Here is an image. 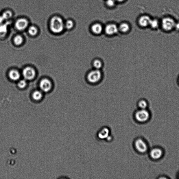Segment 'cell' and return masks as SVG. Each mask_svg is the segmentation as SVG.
I'll return each instance as SVG.
<instances>
[{
    "label": "cell",
    "instance_id": "obj_1",
    "mask_svg": "<svg viewBox=\"0 0 179 179\" xmlns=\"http://www.w3.org/2000/svg\"><path fill=\"white\" fill-rule=\"evenodd\" d=\"M64 26L63 20L59 16H53L50 21V29L53 33L56 34L62 32Z\"/></svg>",
    "mask_w": 179,
    "mask_h": 179
},
{
    "label": "cell",
    "instance_id": "obj_2",
    "mask_svg": "<svg viewBox=\"0 0 179 179\" xmlns=\"http://www.w3.org/2000/svg\"><path fill=\"white\" fill-rule=\"evenodd\" d=\"M135 119L140 123H145L149 119L150 114L147 110L141 109L137 111L135 114Z\"/></svg>",
    "mask_w": 179,
    "mask_h": 179
},
{
    "label": "cell",
    "instance_id": "obj_3",
    "mask_svg": "<svg viewBox=\"0 0 179 179\" xmlns=\"http://www.w3.org/2000/svg\"><path fill=\"white\" fill-rule=\"evenodd\" d=\"M176 24L174 21L171 18H165L162 20V26L165 32L171 31L175 27Z\"/></svg>",
    "mask_w": 179,
    "mask_h": 179
},
{
    "label": "cell",
    "instance_id": "obj_4",
    "mask_svg": "<svg viewBox=\"0 0 179 179\" xmlns=\"http://www.w3.org/2000/svg\"><path fill=\"white\" fill-rule=\"evenodd\" d=\"M134 145L137 151L140 153H145L148 150V146L147 143L144 140L141 138H138L135 140Z\"/></svg>",
    "mask_w": 179,
    "mask_h": 179
},
{
    "label": "cell",
    "instance_id": "obj_5",
    "mask_svg": "<svg viewBox=\"0 0 179 179\" xmlns=\"http://www.w3.org/2000/svg\"><path fill=\"white\" fill-rule=\"evenodd\" d=\"M102 73L99 69H96L90 71L88 73L87 78L90 82L95 83L97 82L101 79Z\"/></svg>",
    "mask_w": 179,
    "mask_h": 179
},
{
    "label": "cell",
    "instance_id": "obj_6",
    "mask_svg": "<svg viewBox=\"0 0 179 179\" xmlns=\"http://www.w3.org/2000/svg\"><path fill=\"white\" fill-rule=\"evenodd\" d=\"M23 75L26 80H31L36 76V71L34 69L31 67H27L23 70Z\"/></svg>",
    "mask_w": 179,
    "mask_h": 179
},
{
    "label": "cell",
    "instance_id": "obj_7",
    "mask_svg": "<svg viewBox=\"0 0 179 179\" xmlns=\"http://www.w3.org/2000/svg\"><path fill=\"white\" fill-rule=\"evenodd\" d=\"M28 25V21L25 18H22L18 19L15 24L16 27L19 31H21L26 29Z\"/></svg>",
    "mask_w": 179,
    "mask_h": 179
},
{
    "label": "cell",
    "instance_id": "obj_8",
    "mask_svg": "<svg viewBox=\"0 0 179 179\" xmlns=\"http://www.w3.org/2000/svg\"><path fill=\"white\" fill-rule=\"evenodd\" d=\"M40 86L43 91L47 93L51 89V83L49 80L45 78L41 81L40 84Z\"/></svg>",
    "mask_w": 179,
    "mask_h": 179
},
{
    "label": "cell",
    "instance_id": "obj_9",
    "mask_svg": "<svg viewBox=\"0 0 179 179\" xmlns=\"http://www.w3.org/2000/svg\"><path fill=\"white\" fill-rule=\"evenodd\" d=\"M163 152L161 149L159 148H154L150 151V155L154 160L159 159L163 155Z\"/></svg>",
    "mask_w": 179,
    "mask_h": 179
},
{
    "label": "cell",
    "instance_id": "obj_10",
    "mask_svg": "<svg viewBox=\"0 0 179 179\" xmlns=\"http://www.w3.org/2000/svg\"><path fill=\"white\" fill-rule=\"evenodd\" d=\"M118 31L117 27L115 24H109L105 28V32L109 35L114 34L117 33Z\"/></svg>",
    "mask_w": 179,
    "mask_h": 179
},
{
    "label": "cell",
    "instance_id": "obj_11",
    "mask_svg": "<svg viewBox=\"0 0 179 179\" xmlns=\"http://www.w3.org/2000/svg\"><path fill=\"white\" fill-rule=\"evenodd\" d=\"M151 20L148 16H141L139 21V24L142 27H145L150 25Z\"/></svg>",
    "mask_w": 179,
    "mask_h": 179
},
{
    "label": "cell",
    "instance_id": "obj_12",
    "mask_svg": "<svg viewBox=\"0 0 179 179\" xmlns=\"http://www.w3.org/2000/svg\"><path fill=\"white\" fill-rule=\"evenodd\" d=\"M110 131L108 128H104L102 129L98 132V138L101 139H106L109 136Z\"/></svg>",
    "mask_w": 179,
    "mask_h": 179
},
{
    "label": "cell",
    "instance_id": "obj_13",
    "mask_svg": "<svg viewBox=\"0 0 179 179\" xmlns=\"http://www.w3.org/2000/svg\"><path fill=\"white\" fill-rule=\"evenodd\" d=\"M9 76L11 80L16 81L20 79L21 75L19 71L16 70H12L10 71Z\"/></svg>",
    "mask_w": 179,
    "mask_h": 179
},
{
    "label": "cell",
    "instance_id": "obj_14",
    "mask_svg": "<svg viewBox=\"0 0 179 179\" xmlns=\"http://www.w3.org/2000/svg\"><path fill=\"white\" fill-rule=\"evenodd\" d=\"M92 31L96 34H99L103 30L102 26L99 24H95L92 26Z\"/></svg>",
    "mask_w": 179,
    "mask_h": 179
},
{
    "label": "cell",
    "instance_id": "obj_15",
    "mask_svg": "<svg viewBox=\"0 0 179 179\" xmlns=\"http://www.w3.org/2000/svg\"><path fill=\"white\" fill-rule=\"evenodd\" d=\"M43 94L41 91H36L33 93L32 97L34 100L36 101H39L42 98Z\"/></svg>",
    "mask_w": 179,
    "mask_h": 179
},
{
    "label": "cell",
    "instance_id": "obj_16",
    "mask_svg": "<svg viewBox=\"0 0 179 179\" xmlns=\"http://www.w3.org/2000/svg\"><path fill=\"white\" fill-rule=\"evenodd\" d=\"M138 106L141 109H145L148 106V102L145 99H141L138 102Z\"/></svg>",
    "mask_w": 179,
    "mask_h": 179
},
{
    "label": "cell",
    "instance_id": "obj_17",
    "mask_svg": "<svg viewBox=\"0 0 179 179\" xmlns=\"http://www.w3.org/2000/svg\"><path fill=\"white\" fill-rule=\"evenodd\" d=\"M12 13L11 11L9 10L6 11L4 12L1 15V16L4 21L7 20L10 18L12 16Z\"/></svg>",
    "mask_w": 179,
    "mask_h": 179
},
{
    "label": "cell",
    "instance_id": "obj_18",
    "mask_svg": "<svg viewBox=\"0 0 179 179\" xmlns=\"http://www.w3.org/2000/svg\"><path fill=\"white\" fill-rule=\"evenodd\" d=\"M8 32V25L6 24L0 25V35H4Z\"/></svg>",
    "mask_w": 179,
    "mask_h": 179
},
{
    "label": "cell",
    "instance_id": "obj_19",
    "mask_svg": "<svg viewBox=\"0 0 179 179\" xmlns=\"http://www.w3.org/2000/svg\"><path fill=\"white\" fill-rule=\"evenodd\" d=\"M119 29L122 32L125 33L128 31L130 29V26L127 23H122L120 25Z\"/></svg>",
    "mask_w": 179,
    "mask_h": 179
},
{
    "label": "cell",
    "instance_id": "obj_20",
    "mask_svg": "<svg viewBox=\"0 0 179 179\" xmlns=\"http://www.w3.org/2000/svg\"><path fill=\"white\" fill-rule=\"evenodd\" d=\"M28 33L32 36H35L37 34L38 30L37 28L34 26H30L28 28Z\"/></svg>",
    "mask_w": 179,
    "mask_h": 179
},
{
    "label": "cell",
    "instance_id": "obj_21",
    "mask_svg": "<svg viewBox=\"0 0 179 179\" xmlns=\"http://www.w3.org/2000/svg\"><path fill=\"white\" fill-rule=\"evenodd\" d=\"M14 42L15 45L19 46L23 43V38L20 35H17V36H15L14 39Z\"/></svg>",
    "mask_w": 179,
    "mask_h": 179
},
{
    "label": "cell",
    "instance_id": "obj_22",
    "mask_svg": "<svg viewBox=\"0 0 179 179\" xmlns=\"http://www.w3.org/2000/svg\"><path fill=\"white\" fill-rule=\"evenodd\" d=\"M93 66L96 69L99 70L102 66V63L100 60H96L93 62Z\"/></svg>",
    "mask_w": 179,
    "mask_h": 179
},
{
    "label": "cell",
    "instance_id": "obj_23",
    "mask_svg": "<svg viewBox=\"0 0 179 179\" xmlns=\"http://www.w3.org/2000/svg\"><path fill=\"white\" fill-rule=\"evenodd\" d=\"M74 24L73 21L69 20L66 21L65 26L66 28L68 29H71L73 27Z\"/></svg>",
    "mask_w": 179,
    "mask_h": 179
},
{
    "label": "cell",
    "instance_id": "obj_24",
    "mask_svg": "<svg viewBox=\"0 0 179 179\" xmlns=\"http://www.w3.org/2000/svg\"><path fill=\"white\" fill-rule=\"evenodd\" d=\"M150 25L153 29H155L158 28V23L157 20H151Z\"/></svg>",
    "mask_w": 179,
    "mask_h": 179
},
{
    "label": "cell",
    "instance_id": "obj_25",
    "mask_svg": "<svg viewBox=\"0 0 179 179\" xmlns=\"http://www.w3.org/2000/svg\"><path fill=\"white\" fill-rule=\"evenodd\" d=\"M27 85V82L25 80H21L18 83V86L21 88H23L25 87Z\"/></svg>",
    "mask_w": 179,
    "mask_h": 179
},
{
    "label": "cell",
    "instance_id": "obj_26",
    "mask_svg": "<svg viewBox=\"0 0 179 179\" xmlns=\"http://www.w3.org/2000/svg\"><path fill=\"white\" fill-rule=\"evenodd\" d=\"M115 1L114 0H107L106 4L108 6L112 7L115 5Z\"/></svg>",
    "mask_w": 179,
    "mask_h": 179
},
{
    "label": "cell",
    "instance_id": "obj_27",
    "mask_svg": "<svg viewBox=\"0 0 179 179\" xmlns=\"http://www.w3.org/2000/svg\"><path fill=\"white\" fill-rule=\"evenodd\" d=\"M4 21L1 15H0V25L2 24L3 22Z\"/></svg>",
    "mask_w": 179,
    "mask_h": 179
},
{
    "label": "cell",
    "instance_id": "obj_28",
    "mask_svg": "<svg viewBox=\"0 0 179 179\" xmlns=\"http://www.w3.org/2000/svg\"><path fill=\"white\" fill-rule=\"evenodd\" d=\"M177 84H178V86H179V75H178V77H177Z\"/></svg>",
    "mask_w": 179,
    "mask_h": 179
},
{
    "label": "cell",
    "instance_id": "obj_29",
    "mask_svg": "<svg viewBox=\"0 0 179 179\" xmlns=\"http://www.w3.org/2000/svg\"><path fill=\"white\" fill-rule=\"evenodd\" d=\"M116 1H119V2H121L124 1V0H116Z\"/></svg>",
    "mask_w": 179,
    "mask_h": 179
}]
</instances>
